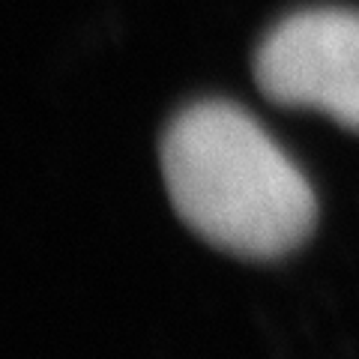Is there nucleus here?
Segmentation results:
<instances>
[{"instance_id":"1","label":"nucleus","mask_w":359,"mask_h":359,"mask_svg":"<svg viewBox=\"0 0 359 359\" xmlns=\"http://www.w3.org/2000/svg\"><path fill=\"white\" fill-rule=\"evenodd\" d=\"M162 180L177 216L222 252L273 261L311 233L318 204L294 159L249 111L207 99L162 135Z\"/></svg>"},{"instance_id":"2","label":"nucleus","mask_w":359,"mask_h":359,"mask_svg":"<svg viewBox=\"0 0 359 359\" xmlns=\"http://www.w3.org/2000/svg\"><path fill=\"white\" fill-rule=\"evenodd\" d=\"M261 93L285 108H314L359 132V13L302 9L282 18L255 54Z\"/></svg>"}]
</instances>
